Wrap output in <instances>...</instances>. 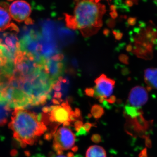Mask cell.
I'll return each instance as SVG.
<instances>
[{
	"instance_id": "obj_1",
	"label": "cell",
	"mask_w": 157,
	"mask_h": 157,
	"mask_svg": "<svg viewBox=\"0 0 157 157\" xmlns=\"http://www.w3.org/2000/svg\"><path fill=\"white\" fill-rule=\"evenodd\" d=\"M105 6L99 0H80L74 8L73 16L66 15L67 26L78 29L85 38L96 34L103 25Z\"/></svg>"
},
{
	"instance_id": "obj_2",
	"label": "cell",
	"mask_w": 157,
	"mask_h": 157,
	"mask_svg": "<svg viewBox=\"0 0 157 157\" xmlns=\"http://www.w3.org/2000/svg\"><path fill=\"white\" fill-rule=\"evenodd\" d=\"M8 127L13 131L15 140L22 147L34 144L47 129L41 114L25 109L15 110Z\"/></svg>"
},
{
	"instance_id": "obj_3",
	"label": "cell",
	"mask_w": 157,
	"mask_h": 157,
	"mask_svg": "<svg viewBox=\"0 0 157 157\" xmlns=\"http://www.w3.org/2000/svg\"><path fill=\"white\" fill-rule=\"evenodd\" d=\"M52 80L43 68L27 77L14 74V85L21 89L30 99L31 106L45 104L51 97L53 85Z\"/></svg>"
},
{
	"instance_id": "obj_4",
	"label": "cell",
	"mask_w": 157,
	"mask_h": 157,
	"mask_svg": "<svg viewBox=\"0 0 157 157\" xmlns=\"http://www.w3.org/2000/svg\"><path fill=\"white\" fill-rule=\"evenodd\" d=\"M42 118L43 122L63 124L64 127L70 125L71 122L80 117V111L78 109L72 111L67 101L61 105H54L46 106L42 109Z\"/></svg>"
},
{
	"instance_id": "obj_5",
	"label": "cell",
	"mask_w": 157,
	"mask_h": 157,
	"mask_svg": "<svg viewBox=\"0 0 157 157\" xmlns=\"http://www.w3.org/2000/svg\"><path fill=\"white\" fill-rule=\"evenodd\" d=\"M20 51L36 63L43 65L46 59L42 55V36L33 29L24 34L19 41Z\"/></svg>"
},
{
	"instance_id": "obj_6",
	"label": "cell",
	"mask_w": 157,
	"mask_h": 157,
	"mask_svg": "<svg viewBox=\"0 0 157 157\" xmlns=\"http://www.w3.org/2000/svg\"><path fill=\"white\" fill-rule=\"evenodd\" d=\"M3 94L7 104L10 109H25L31 106L27 96L18 87L8 83L4 88Z\"/></svg>"
},
{
	"instance_id": "obj_7",
	"label": "cell",
	"mask_w": 157,
	"mask_h": 157,
	"mask_svg": "<svg viewBox=\"0 0 157 157\" xmlns=\"http://www.w3.org/2000/svg\"><path fill=\"white\" fill-rule=\"evenodd\" d=\"M75 135L70 129L65 127H60L54 133L53 148L57 155L63 154V151L73 148Z\"/></svg>"
},
{
	"instance_id": "obj_8",
	"label": "cell",
	"mask_w": 157,
	"mask_h": 157,
	"mask_svg": "<svg viewBox=\"0 0 157 157\" xmlns=\"http://www.w3.org/2000/svg\"><path fill=\"white\" fill-rule=\"evenodd\" d=\"M95 86L94 96L96 97L101 103L106 104L110 98H111L115 87V81L107 77L104 74H102L95 80Z\"/></svg>"
},
{
	"instance_id": "obj_9",
	"label": "cell",
	"mask_w": 157,
	"mask_h": 157,
	"mask_svg": "<svg viewBox=\"0 0 157 157\" xmlns=\"http://www.w3.org/2000/svg\"><path fill=\"white\" fill-rule=\"evenodd\" d=\"M63 59V55L58 53L46 60L43 65L44 70L55 81L57 80L63 73L65 66Z\"/></svg>"
},
{
	"instance_id": "obj_10",
	"label": "cell",
	"mask_w": 157,
	"mask_h": 157,
	"mask_svg": "<svg viewBox=\"0 0 157 157\" xmlns=\"http://www.w3.org/2000/svg\"><path fill=\"white\" fill-rule=\"evenodd\" d=\"M126 118L127 120L126 131L129 134L138 135L142 137L147 135L145 133L149 128L152 122L147 121L144 118L143 114L134 118L127 117Z\"/></svg>"
},
{
	"instance_id": "obj_11",
	"label": "cell",
	"mask_w": 157,
	"mask_h": 157,
	"mask_svg": "<svg viewBox=\"0 0 157 157\" xmlns=\"http://www.w3.org/2000/svg\"><path fill=\"white\" fill-rule=\"evenodd\" d=\"M9 10L11 18L18 23L25 22L29 18L32 11L29 3L23 0H18L12 3Z\"/></svg>"
},
{
	"instance_id": "obj_12",
	"label": "cell",
	"mask_w": 157,
	"mask_h": 157,
	"mask_svg": "<svg viewBox=\"0 0 157 157\" xmlns=\"http://www.w3.org/2000/svg\"><path fill=\"white\" fill-rule=\"evenodd\" d=\"M148 94L147 90L141 86H136L131 89L128 96V105L139 108L147 102Z\"/></svg>"
},
{
	"instance_id": "obj_13",
	"label": "cell",
	"mask_w": 157,
	"mask_h": 157,
	"mask_svg": "<svg viewBox=\"0 0 157 157\" xmlns=\"http://www.w3.org/2000/svg\"><path fill=\"white\" fill-rule=\"evenodd\" d=\"M144 79L147 86L157 89V68H148L145 70Z\"/></svg>"
},
{
	"instance_id": "obj_14",
	"label": "cell",
	"mask_w": 157,
	"mask_h": 157,
	"mask_svg": "<svg viewBox=\"0 0 157 157\" xmlns=\"http://www.w3.org/2000/svg\"><path fill=\"white\" fill-rule=\"evenodd\" d=\"M12 24L8 11L0 7V32L10 28Z\"/></svg>"
},
{
	"instance_id": "obj_15",
	"label": "cell",
	"mask_w": 157,
	"mask_h": 157,
	"mask_svg": "<svg viewBox=\"0 0 157 157\" xmlns=\"http://www.w3.org/2000/svg\"><path fill=\"white\" fill-rule=\"evenodd\" d=\"M86 157H106L104 149L98 145H93L88 148Z\"/></svg>"
},
{
	"instance_id": "obj_16",
	"label": "cell",
	"mask_w": 157,
	"mask_h": 157,
	"mask_svg": "<svg viewBox=\"0 0 157 157\" xmlns=\"http://www.w3.org/2000/svg\"><path fill=\"white\" fill-rule=\"evenodd\" d=\"M11 109L7 104H0V126L7 124Z\"/></svg>"
},
{
	"instance_id": "obj_17",
	"label": "cell",
	"mask_w": 157,
	"mask_h": 157,
	"mask_svg": "<svg viewBox=\"0 0 157 157\" xmlns=\"http://www.w3.org/2000/svg\"><path fill=\"white\" fill-rule=\"evenodd\" d=\"M143 113L142 111L139 108H137L128 105H127L125 106V114L126 117L134 118Z\"/></svg>"
},
{
	"instance_id": "obj_18",
	"label": "cell",
	"mask_w": 157,
	"mask_h": 157,
	"mask_svg": "<svg viewBox=\"0 0 157 157\" xmlns=\"http://www.w3.org/2000/svg\"><path fill=\"white\" fill-rule=\"evenodd\" d=\"M91 113L96 118H99L104 113V110L101 106L95 105L91 109Z\"/></svg>"
},
{
	"instance_id": "obj_19",
	"label": "cell",
	"mask_w": 157,
	"mask_h": 157,
	"mask_svg": "<svg viewBox=\"0 0 157 157\" xmlns=\"http://www.w3.org/2000/svg\"><path fill=\"white\" fill-rule=\"evenodd\" d=\"M142 138H144L145 139V145L147 148H151L152 147V142H151V139L150 138V136L148 135L144 136Z\"/></svg>"
},
{
	"instance_id": "obj_20",
	"label": "cell",
	"mask_w": 157,
	"mask_h": 157,
	"mask_svg": "<svg viewBox=\"0 0 157 157\" xmlns=\"http://www.w3.org/2000/svg\"><path fill=\"white\" fill-rule=\"evenodd\" d=\"M4 87H0V104H7L6 100L3 94V89Z\"/></svg>"
},
{
	"instance_id": "obj_21",
	"label": "cell",
	"mask_w": 157,
	"mask_h": 157,
	"mask_svg": "<svg viewBox=\"0 0 157 157\" xmlns=\"http://www.w3.org/2000/svg\"><path fill=\"white\" fill-rule=\"evenodd\" d=\"M119 59L120 60L122 63L126 64H128V63H129V62H128L129 58H128V57L126 55H124V54L120 55L119 57Z\"/></svg>"
},
{
	"instance_id": "obj_22",
	"label": "cell",
	"mask_w": 157,
	"mask_h": 157,
	"mask_svg": "<svg viewBox=\"0 0 157 157\" xmlns=\"http://www.w3.org/2000/svg\"><path fill=\"white\" fill-rule=\"evenodd\" d=\"M86 94L88 96H92L93 97L94 96V89L92 88H87L85 90Z\"/></svg>"
},
{
	"instance_id": "obj_23",
	"label": "cell",
	"mask_w": 157,
	"mask_h": 157,
	"mask_svg": "<svg viewBox=\"0 0 157 157\" xmlns=\"http://www.w3.org/2000/svg\"><path fill=\"white\" fill-rule=\"evenodd\" d=\"M139 157H148V155H147V149L146 148H144L143 150L140 152V154H139L138 156Z\"/></svg>"
},
{
	"instance_id": "obj_24",
	"label": "cell",
	"mask_w": 157,
	"mask_h": 157,
	"mask_svg": "<svg viewBox=\"0 0 157 157\" xmlns=\"http://www.w3.org/2000/svg\"><path fill=\"white\" fill-rule=\"evenodd\" d=\"M0 7L3 8L4 9L7 11H8V10L9 8V4L5 2H1L0 3Z\"/></svg>"
},
{
	"instance_id": "obj_25",
	"label": "cell",
	"mask_w": 157,
	"mask_h": 157,
	"mask_svg": "<svg viewBox=\"0 0 157 157\" xmlns=\"http://www.w3.org/2000/svg\"><path fill=\"white\" fill-rule=\"evenodd\" d=\"M128 23L130 25H134L136 23V18H130L128 19Z\"/></svg>"
},
{
	"instance_id": "obj_26",
	"label": "cell",
	"mask_w": 157,
	"mask_h": 157,
	"mask_svg": "<svg viewBox=\"0 0 157 157\" xmlns=\"http://www.w3.org/2000/svg\"><path fill=\"white\" fill-rule=\"evenodd\" d=\"M114 35H115V37L117 39L119 40L122 38V34L120 32H114Z\"/></svg>"
},
{
	"instance_id": "obj_27",
	"label": "cell",
	"mask_w": 157,
	"mask_h": 157,
	"mask_svg": "<svg viewBox=\"0 0 157 157\" xmlns=\"http://www.w3.org/2000/svg\"><path fill=\"white\" fill-rule=\"evenodd\" d=\"M57 156L56 157H73V154L72 153H69L66 156L61 155H57Z\"/></svg>"
},
{
	"instance_id": "obj_28",
	"label": "cell",
	"mask_w": 157,
	"mask_h": 157,
	"mask_svg": "<svg viewBox=\"0 0 157 157\" xmlns=\"http://www.w3.org/2000/svg\"><path fill=\"white\" fill-rule=\"evenodd\" d=\"M100 137V136H98V135H95L92 137V140L94 142H99V140H101V138H98Z\"/></svg>"
},
{
	"instance_id": "obj_29",
	"label": "cell",
	"mask_w": 157,
	"mask_h": 157,
	"mask_svg": "<svg viewBox=\"0 0 157 157\" xmlns=\"http://www.w3.org/2000/svg\"><path fill=\"white\" fill-rule=\"evenodd\" d=\"M126 50L128 52L133 51V47L131 45H129L127 46Z\"/></svg>"
},
{
	"instance_id": "obj_30",
	"label": "cell",
	"mask_w": 157,
	"mask_h": 157,
	"mask_svg": "<svg viewBox=\"0 0 157 157\" xmlns=\"http://www.w3.org/2000/svg\"><path fill=\"white\" fill-rule=\"evenodd\" d=\"M146 87H147L146 88V90H147V91H150L152 90V88L151 87L149 86H147Z\"/></svg>"
},
{
	"instance_id": "obj_31",
	"label": "cell",
	"mask_w": 157,
	"mask_h": 157,
	"mask_svg": "<svg viewBox=\"0 0 157 157\" xmlns=\"http://www.w3.org/2000/svg\"><path fill=\"white\" fill-rule=\"evenodd\" d=\"M8 1H13V0H7Z\"/></svg>"
},
{
	"instance_id": "obj_32",
	"label": "cell",
	"mask_w": 157,
	"mask_h": 157,
	"mask_svg": "<svg viewBox=\"0 0 157 157\" xmlns=\"http://www.w3.org/2000/svg\"><path fill=\"white\" fill-rule=\"evenodd\" d=\"M156 1H157V0H156Z\"/></svg>"
}]
</instances>
